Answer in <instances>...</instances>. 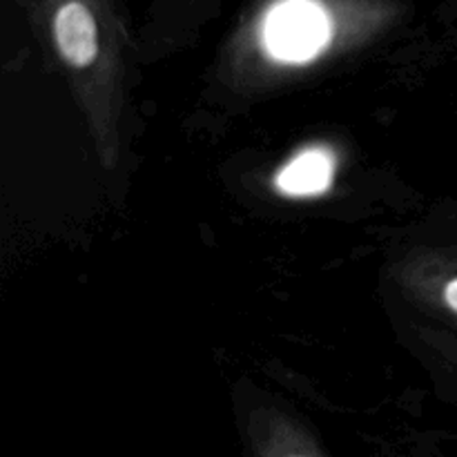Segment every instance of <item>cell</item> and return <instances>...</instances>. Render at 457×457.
Listing matches in <instances>:
<instances>
[{"label":"cell","mask_w":457,"mask_h":457,"mask_svg":"<svg viewBox=\"0 0 457 457\" xmlns=\"http://www.w3.org/2000/svg\"><path fill=\"white\" fill-rule=\"evenodd\" d=\"M328 40V18L311 0H286L266 21V47L281 61L302 62L315 56Z\"/></svg>","instance_id":"6da1fadb"},{"label":"cell","mask_w":457,"mask_h":457,"mask_svg":"<svg viewBox=\"0 0 457 457\" xmlns=\"http://www.w3.org/2000/svg\"><path fill=\"white\" fill-rule=\"evenodd\" d=\"M54 36L62 58L74 67H85L96 58V21L83 3H67L58 9L54 18Z\"/></svg>","instance_id":"7a4b0ae2"},{"label":"cell","mask_w":457,"mask_h":457,"mask_svg":"<svg viewBox=\"0 0 457 457\" xmlns=\"http://www.w3.org/2000/svg\"><path fill=\"white\" fill-rule=\"evenodd\" d=\"M335 161L321 147L308 150L290 161L277 177V187L290 196L321 195L333 181Z\"/></svg>","instance_id":"3957f363"}]
</instances>
